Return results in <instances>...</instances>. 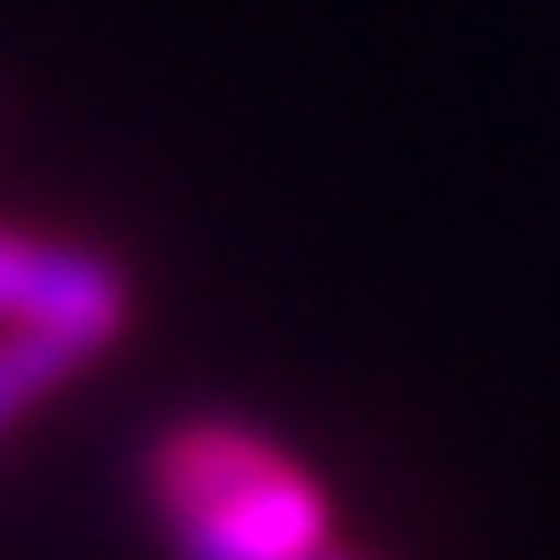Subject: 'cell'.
Masks as SVG:
<instances>
[{
    "mask_svg": "<svg viewBox=\"0 0 560 560\" xmlns=\"http://www.w3.org/2000/svg\"><path fill=\"white\" fill-rule=\"evenodd\" d=\"M172 560H312L327 552V490L257 420L187 412L140 459Z\"/></svg>",
    "mask_w": 560,
    "mask_h": 560,
    "instance_id": "1",
    "label": "cell"
},
{
    "mask_svg": "<svg viewBox=\"0 0 560 560\" xmlns=\"http://www.w3.org/2000/svg\"><path fill=\"white\" fill-rule=\"evenodd\" d=\"M0 327L70 335L79 350H102L132 327V280L86 242H47L24 226H0Z\"/></svg>",
    "mask_w": 560,
    "mask_h": 560,
    "instance_id": "2",
    "label": "cell"
},
{
    "mask_svg": "<svg viewBox=\"0 0 560 560\" xmlns=\"http://www.w3.org/2000/svg\"><path fill=\"white\" fill-rule=\"evenodd\" d=\"M79 366H94V350H79L70 335H39V327H0V436L24 412H39Z\"/></svg>",
    "mask_w": 560,
    "mask_h": 560,
    "instance_id": "3",
    "label": "cell"
},
{
    "mask_svg": "<svg viewBox=\"0 0 560 560\" xmlns=\"http://www.w3.org/2000/svg\"><path fill=\"white\" fill-rule=\"evenodd\" d=\"M312 560H359V552H335V545H327V552H312Z\"/></svg>",
    "mask_w": 560,
    "mask_h": 560,
    "instance_id": "4",
    "label": "cell"
}]
</instances>
